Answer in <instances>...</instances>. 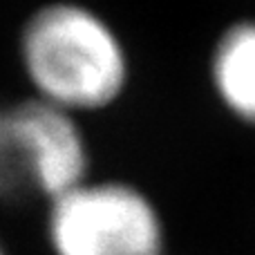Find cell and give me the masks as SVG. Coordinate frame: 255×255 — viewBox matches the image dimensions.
<instances>
[{"label":"cell","instance_id":"obj_1","mask_svg":"<svg viewBox=\"0 0 255 255\" xmlns=\"http://www.w3.org/2000/svg\"><path fill=\"white\" fill-rule=\"evenodd\" d=\"M20 58L40 101L70 115L108 106L126 85L117 34L76 2H52L31 13L20 34Z\"/></svg>","mask_w":255,"mask_h":255},{"label":"cell","instance_id":"obj_2","mask_svg":"<svg viewBox=\"0 0 255 255\" xmlns=\"http://www.w3.org/2000/svg\"><path fill=\"white\" fill-rule=\"evenodd\" d=\"M85 175L88 145L70 112L40 99L0 103V202H54Z\"/></svg>","mask_w":255,"mask_h":255},{"label":"cell","instance_id":"obj_3","mask_svg":"<svg viewBox=\"0 0 255 255\" xmlns=\"http://www.w3.org/2000/svg\"><path fill=\"white\" fill-rule=\"evenodd\" d=\"M47 238L56 255H161V222L132 186L103 181L49 202Z\"/></svg>","mask_w":255,"mask_h":255},{"label":"cell","instance_id":"obj_4","mask_svg":"<svg viewBox=\"0 0 255 255\" xmlns=\"http://www.w3.org/2000/svg\"><path fill=\"white\" fill-rule=\"evenodd\" d=\"M213 74L226 106L255 124V25L244 22L226 31L217 45Z\"/></svg>","mask_w":255,"mask_h":255},{"label":"cell","instance_id":"obj_5","mask_svg":"<svg viewBox=\"0 0 255 255\" xmlns=\"http://www.w3.org/2000/svg\"><path fill=\"white\" fill-rule=\"evenodd\" d=\"M0 255H4V251H2V247H0Z\"/></svg>","mask_w":255,"mask_h":255}]
</instances>
